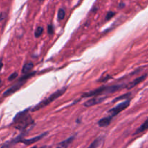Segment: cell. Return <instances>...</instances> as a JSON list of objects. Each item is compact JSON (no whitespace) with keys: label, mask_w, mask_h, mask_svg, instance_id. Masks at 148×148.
<instances>
[{"label":"cell","mask_w":148,"mask_h":148,"mask_svg":"<svg viewBox=\"0 0 148 148\" xmlns=\"http://www.w3.org/2000/svg\"><path fill=\"white\" fill-rule=\"evenodd\" d=\"M39 1H44V0H39Z\"/></svg>","instance_id":"7402d4cb"},{"label":"cell","mask_w":148,"mask_h":148,"mask_svg":"<svg viewBox=\"0 0 148 148\" xmlns=\"http://www.w3.org/2000/svg\"><path fill=\"white\" fill-rule=\"evenodd\" d=\"M107 98V96L102 97V96H99L98 95V96H96L94 97V98H91V99L89 100V101H87L86 102L84 103V106L86 107L93 106H95L97 105V104H100L101 103H102Z\"/></svg>","instance_id":"5b68a950"},{"label":"cell","mask_w":148,"mask_h":148,"mask_svg":"<svg viewBox=\"0 0 148 148\" xmlns=\"http://www.w3.org/2000/svg\"><path fill=\"white\" fill-rule=\"evenodd\" d=\"M74 138H75V137L73 136V137H69V138H68L67 140L61 142V143H59V144L57 145V148H68L69 147L70 145L72 143V142L73 141Z\"/></svg>","instance_id":"ba28073f"},{"label":"cell","mask_w":148,"mask_h":148,"mask_svg":"<svg viewBox=\"0 0 148 148\" xmlns=\"http://www.w3.org/2000/svg\"><path fill=\"white\" fill-rule=\"evenodd\" d=\"M3 66V63H2V61H1V59H0V70L1 69V68H2Z\"/></svg>","instance_id":"d6986e66"},{"label":"cell","mask_w":148,"mask_h":148,"mask_svg":"<svg viewBox=\"0 0 148 148\" xmlns=\"http://www.w3.org/2000/svg\"><path fill=\"white\" fill-rule=\"evenodd\" d=\"M31 148H37V147H36V146H34V147H31Z\"/></svg>","instance_id":"44dd1931"},{"label":"cell","mask_w":148,"mask_h":148,"mask_svg":"<svg viewBox=\"0 0 148 148\" xmlns=\"http://www.w3.org/2000/svg\"><path fill=\"white\" fill-rule=\"evenodd\" d=\"M146 77H147V75H143V76H141V77H139L136 78V79H135L134 80H133L132 82H131L130 83L128 84L127 85H126V88H127V89H131L132 88L136 86L138 84L141 83L142 81L145 80V79L146 78Z\"/></svg>","instance_id":"52a82bcc"},{"label":"cell","mask_w":148,"mask_h":148,"mask_svg":"<svg viewBox=\"0 0 148 148\" xmlns=\"http://www.w3.org/2000/svg\"><path fill=\"white\" fill-rule=\"evenodd\" d=\"M33 64L31 62H28V63H26V64H24L23 69H22V72L23 74H27L33 69Z\"/></svg>","instance_id":"7c38bea8"},{"label":"cell","mask_w":148,"mask_h":148,"mask_svg":"<svg viewBox=\"0 0 148 148\" xmlns=\"http://www.w3.org/2000/svg\"><path fill=\"white\" fill-rule=\"evenodd\" d=\"M129 104H130V101H126L123 103H120L118 104L117 106H115V107H113V108L110 110L108 111V114H110V116H111L112 118L115 116H117L119 113H120L121 111H123V110L126 109V108L129 106Z\"/></svg>","instance_id":"277c9868"},{"label":"cell","mask_w":148,"mask_h":148,"mask_svg":"<svg viewBox=\"0 0 148 148\" xmlns=\"http://www.w3.org/2000/svg\"><path fill=\"white\" fill-rule=\"evenodd\" d=\"M66 89H67V88H62V89L57 90L56 92H55L54 93H52V95H51L50 96L48 97L47 98H46V99H44V101H42L41 102H40L39 103H38L36 106H35L33 107V109H32V111H39V110L44 108V107L46 106L49 105L51 103L53 102L54 101H55L56 99H57L59 97H60L62 94L65 93V91H66Z\"/></svg>","instance_id":"7a4b0ae2"},{"label":"cell","mask_w":148,"mask_h":148,"mask_svg":"<svg viewBox=\"0 0 148 148\" xmlns=\"http://www.w3.org/2000/svg\"><path fill=\"white\" fill-rule=\"evenodd\" d=\"M17 77V72H14L12 75H10V76L8 77V80L9 81H12L14 80L15 79H16V77Z\"/></svg>","instance_id":"9a60e30c"},{"label":"cell","mask_w":148,"mask_h":148,"mask_svg":"<svg viewBox=\"0 0 148 148\" xmlns=\"http://www.w3.org/2000/svg\"><path fill=\"white\" fill-rule=\"evenodd\" d=\"M43 27H38L36 29V30H35V36H36V38H39L41 36L42 33H43Z\"/></svg>","instance_id":"5bb4252c"},{"label":"cell","mask_w":148,"mask_h":148,"mask_svg":"<svg viewBox=\"0 0 148 148\" xmlns=\"http://www.w3.org/2000/svg\"><path fill=\"white\" fill-rule=\"evenodd\" d=\"M148 130V119L142 124V125L139 127V128L136 131V132L134 133V134H139V133L144 132L145 131Z\"/></svg>","instance_id":"30bf717a"},{"label":"cell","mask_w":148,"mask_h":148,"mask_svg":"<svg viewBox=\"0 0 148 148\" xmlns=\"http://www.w3.org/2000/svg\"><path fill=\"white\" fill-rule=\"evenodd\" d=\"M65 11L64 9L61 8L58 10L57 12V17L59 20H62L65 18Z\"/></svg>","instance_id":"4fadbf2b"},{"label":"cell","mask_w":148,"mask_h":148,"mask_svg":"<svg viewBox=\"0 0 148 148\" xmlns=\"http://www.w3.org/2000/svg\"><path fill=\"white\" fill-rule=\"evenodd\" d=\"M34 74H35V72H32V73L28 74V75H24L23 77L20 78V79H19L18 80H17V82L14 84V85H12V86L10 87L9 89H7V90L4 92V93L3 94V95H4V97H7V96H9V95H12V94L15 93L16 91L20 89L22 86H23V84H24L25 82H26V81L29 79V78H30L31 77H33V75H34Z\"/></svg>","instance_id":"3957f363"},{"label":"cell","mask_w":148,"mask_h":148,"mask_svg":"<svg viewBox=\"0 0 148 148\" xmlns=\"http://www.w3.org/2000/svg\"><path fill=\"white\" fill-rule=\"evenodd\" d=\"M1 78H0V85H1Z\"/></svg>","instance_id":"ffe728a7"},{"label":"cell","mask_w":148,"mask_h":148,"mask_svg":"<svg viewBox=\"0 0 148 148\" xmlns=\"http://www.w3.org/2000/svg\"><path fill=\"white\" fill-rule=\"evenodd\" d=\"M47 134H48L47 132L43 133V134H40V135L39 136H36V137H33V138H31V139H21V140H20V143H23L24 145H30L33 144V143H36V142L41 140V139L44 138L45 136L47 135Z\"/></svg>","instance_id":"8992f818"},{"label":"cell","mask_w":148,"mask_h":148,"mask_svg":"<svg viewBox=\"0 0 148 148\" xmlns=\"http://www.w3.org/2000/svg\"><path fill=\"white\" fill-rule=\"evenodd\" d=\"M103 141V137H100L96 139L93 143H91V144L89 146L88 148H97L100 145L102 144Z\"/></svg>","instance_id":"8fae6325"},{"label":"cell","mask_w":148,"mask_h":148,"mask_svg":"<svg viewBox=\"0 0 148 148\" xmlns=\"http://www.w3.org/2000/svg\"><path fill=\"white\" fill-rule=\"evenodd\" d=\"M12 144H14V143H13V142H11V143H7V144L4 145H3L1 148H10V146H11V145H12Z\"/></svg>","instance_id":"ac0fdd59"},{"label":"cell","mask_w":148,"mask_h":148,"mask_svg":"<svg viewBox=\"0 0 148 148\" xmlns=\"http://www.w3.org/2000/svg\"><path fill=\"white\" fill-rule=\"evenodd\" d=\"M112 117L111 116H107V117H104V118L101 119L98 122V125L100 126V127H106L110 124L112 120Z\"/></svg>","instance_id":"9c48e42d"},{"label":"cell","mask_w":148,"mask_h":148,"mask_svg":"<svg viewBox=\"0 0 148 148\" xmlns=\"http://www.w3.org/2000/svg\"><path fill=\"white\" fill-rule=\"evenodd\" d=\"M48 33L49 34H52L53 33V26H52V25H48Z\"/></svg>","instance_id":"e0dca14e"},{"label":"cell","mask_w":148,"mask_h":148,"mask_svg":"<svg viewBox=\"0 0 148 148\" xmlns=\"http://www.w3.org/2000/svg\"><path fill=\"white\" fill-rule=\"evenodd\" d=\"M115 14V13L114 12H109L107 14V15H106V20H110V19H111Z\"/></svg>","instance_id":"2e32d148"},{"label":"cell","mask_w":148,"mask_h":148,"mask_svg":"<svg viewBox=\"0 0 148 148\" xmlns=\"http://www.w3.org/2000/svg\"><path fill=\"white\" fill-rule=\"evenodd\" d=\"M28 110H25L22 112L18 113L15 116L13 122L15 124V128L19 130H23L27 129L29 126L33 124V121L28 114Z\"/></svg>","instance_id":"6da1fadb"}]
</instances>
